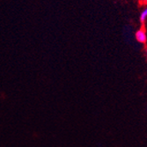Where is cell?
I'll list each match as a JSON object with an SVG mask.
<instances>
[{"mask_svg":"<svg viewBox=\"0 0 147 147\" xmlns=\"http://www.w3.org/2000/svg\"><path fill=\"white\" fill-rule=\"evenodd\" d=\"M135 38L137 42L141 44H145L147 42V34L144 28H140L135 33Z\"/></svg>","mask_w":147,"mask_h":147,"instance_id":"6da1fadb","label":"cell"},{"mask_svg":"<svg viewBox=\"0 0 147 147\" xmlns=\"http://www.w3.org/2000/svg\"><path fill=\"white\" fill-rule=\"evenodd\" d=\"M139 20L143 24L147 21V5L141 11L140 15H139Z\"/></svg>","mask_w":147,"mask_h":147,"instance_id":"7a4b0ae2","label":"cell"},{"mask_svg":"<svg viewBox=\"0 0 147 147\" xmlns=\"http://www.w3.org/2000/svg\"><path fill=\"white\" fill-rule=\"evenodd\" d=\"M140 2H142L143 4H144V5H147V0H139Z\"/></svg>","mask_w":147,"mask_h":147,"instance_id":"3957f363","label":"cell"},{"mask_svg":"<svg viewBox=\"0 0 147 147\" xmlns=\"http://www.w3.org/2000/svg\"><path fill=\"white\" fill-rule=\"evenodd\" d=\"M144 52H145V55H146V57H147V47L145 48V49H144Z\"/></svg>","mask_w":147,"mask_h":147,"instance_id":"277c9868","label":"cell"}]
</instances>
